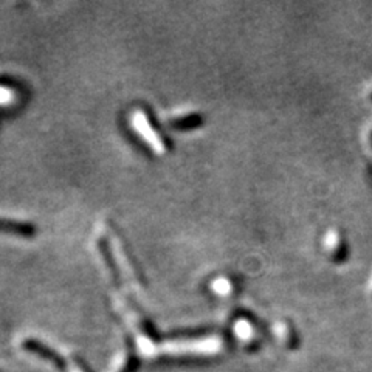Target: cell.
<instances>
[{
  "mask_svg": "<svg viewBox=\"0 0 372 372\" xmlns=\"http://www.w3.org/2000/svg\"><path fill=\"white\" fill-rule=\"evenodd\" d=\"M0 231L14 233V235H21V236L34 235V228L31 225L23 222H16V220H8V219H0Z\"/></svg>",
  "mask_w": 372,
  "mask_h": 372,
  "instance_id": "obj_2",
  "label": "cell"
},
{
  "mask_svg": "<svg viewBox=\"0 0 372 372\" xmlns=\"http://www.w3.org/2000/svg\"><path fill=\"white\" fill-rule=\"evenodd\" d=\"M371 98H372V92H371Z\"/></svg>",
  "mask_w": 372,
  "mask_h": 372,
  "instance_id": "obj_3",
  "label": "cell"
},
{
  "mask_svg": "<svg viewBox=\"0 0 372 372\" xmlns=\"http://www.w3.org/2000/svg\"><path fill=\"white\" fill-rule=\"evenodd\" d=\"M324 247L334 262H344L349 256V245L339 230H329L324 236Z\"/></svg>",
  "mask_w": 372,
  "mask_h": 372,
  "instance_id": "obj_1",
  "label": "cell"
}]
</instances>
